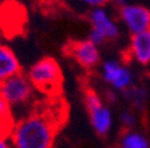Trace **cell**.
<instances>
[{
	"label": "cell",
	"instance_id": "cell-1",
	"mask_svg": "<svg viewBox=\"0 0 150 148\" xmlns=\"http://www.w3.org/2000/svg\"><path fill=\"white\" fill-rule=\"evenodd\" d=\"M55 123L43 114H32L15 123L9 131L12 148H52Z\"/></svg>",
	"mask_w": 150,
	"mask_h": 148
},
{
	"label": "cell",
	"instance_id": "cell-2",
	"mask_svg": "<svg viewBox=\"0 0 150 148\" xmlns=\"http://www.w3.org/2000/svg\"><path fill=\"white\" fill-rule=\"evenodd\" d=\"M27 76L34 88L43 92H54L63 81L60 65L52 58H43L34 63L28 69Z\"/></svg>",
	"mask_w": 150,
	"mask_h": 148
},
{
	"label": "cell",
	"instance_id": "cell-3",
	"mask_svg": "<svg viewBox=\"0 0 150 148\" xmlns=\"http://www.w3.org/2000/svg\"><path fill=\"white\" fill-rule=\"evenodd\" d=\"M90 32L87 39L95 46L102 47L109 41H115L121 36V28L105 7L93 8L88 13Z\"/></svg>",
	"mask_w": 150,
	"mask_h": 148
},
{
	"label": "cell",
	"instance_id": "cell-4",
	"mask_svg": "<svg viewBox=\"0 0 150 148\" xmlns=\"http://www.w3.org/2000/svg\"><path fill=\"white\" fill-rule=\"evenodd\" d=\"M84 105L93 131L100 137L107 136L114 126V115L111 108L93 90H87L84 92Z\"/></svg>",
	"mask_w": 150,
	"mask_h": 148
},
{
	"label": "cell",
	"instance_id": "cell-5",
	"mask_svg": "<svg viewBox=\"0 0 150 148\" xmlns=\"http://www.w3.org/2000/svg\"><path fill=\"white\" fill-rule=\"evenodd\" d=\"M99 75L103 83L115 92H126L130 87L134 86V72L131 68L118 60L106 59L100 63Z\"/></svg>",
	"mask_w": 150,
	"mask_h": 148
},
{
	"label": "cell",
	"instance_id": "cell-6",
	"mask_svg": "<svg viewBox=\"0 0 150 148\" xmlns=\"http://www.w3.org/2000/svg\"><path fill=\"white\" fill-rule=\"evenodd\" d=\"M34 93V86L27 75L19 72L0 83V96L9 105H20L27 103Z\"/></svg>",
	"mask_w": 150,
	"mask_h": 148
},
{
	"label": "cell",
	"instance_id": "cell-7",
	"mask_svg": "<svg viewBox=\"0 0 150 148\" xmlns=\"http://www.w3.org/2000/svg\"><path fill=\"white\" fill-rule=\"evenodd\" d=\"M119 22L130 35L150 29V9L141 4L127 3L118 8Z\"/></svg>",
	"mask_w": 150,
	"mask_h": 148
},
{
	"label": "cell",
	"instance_id": "cell-8",
	"mask_svg": "<svg viewBox=\"0 0 150 148\" xmlns=\"http://www.w3.org/2000/svg\"><path fill=\"white\" fill-rule=\"evenodd\" d=\"M66 52L83 69H94L100 64L99 47L91 43L88 39L71 41L66 47Z\"/></svg>",
	"mask_w": 150,
	"mask_h": 148
},
{
	"label": "cell",
	"instance_id": "cell-9",
	"mask_svg": "<svg viewBox=\"0 0 150 148\" xmlns=\"http://www.w3.org/2000/svg\"><path fill=\"white\" fill-rule=\"evenodd\" d=\"M129 55L139 65L150 64V29L131 35L129 43Z\"/></svg>",
	"mask_w": 150,
	"mask_h": 148
},
{
	"label": "cell",
	"instance_id": "cell-10",
	"mask_svg": "<svg viewBox=\"0 0 150 148\" xmlns=\"http://www.w3.org/2000/svg\"><path fill=\"white\" fill-rule=\"evenodd\" d=\"M19 72H22V65L13 49L6 44H0V83Z\"/></svg>",
	"mask_w": 150,
	"mask_h": 148
},
{
	"label": "cell",
	"instance_id": "cell-11",
	"mask_svg": "<svg viewBox=\"0 0 150 148\" xmlns=\"http://www.w3.org/2000/svg\"><path fill=\"white\" fill-rule=\"evenodd\" d=\"M118 148H150V140L138 130H125L118 139Z\"/></svg>",
	"mask_w": 150,
	"mask_h": 148
},
{
	"label": "cell",
	"instance_id": "cell-12",
	"mask_svg": "<svg viewBox=\"0 0 150 148\" xmlns=\"http://www.w3.org/2000/svg\"><path fill=\"white\" fill-rule=\"evenodd\" d=\"M123 95L126 96L130 105L135 111L144 109L147 104V100H149V92H147L146 88L141 86H135V84L130 87L126 92H123Z\"/></svg>",
	"mask_w": 150,
	"mask_h": 148
},
{
	"label": "cell",
	"instance_id": "cell-13",
	"mask_svg": "<svg viewBox=\"0 0 150 148\" xmlns=\"http://www.w3.org/2000/svg\"><path fill=\"white\" fill-rule=\"evenodd\" d=\"M12 114H11V105L0 96V132L9 135L8 128H12Z\"/></svg>",
	"mask_w": 150,
	"mask_h": 148
},
{
	"label": "cell",
	"instance_id": "cell-14",
	"mask_svg": "<svg viewBox=\"0 0 150 148\" xmlns=\"http://www.w3.org/2000/svg\"><path fill=\"white\" fill-rule=\"evenodd\" d=\"M119 124L125 130H133L138 124V116L133 109H123L119 114Z\"/></svg>",
	"mask_w": 150,
	"mask_h": 148
},
{
	"label": "cell",
	"instance_id": "cell-15",
	"mask_svg": "<svg viewBox=\"0 0 150 148\" xmlns=\"http://www.w3.org/2000/svg\"><path fill=\"white\" fill-rule=\"evenodd\" d=\"M79 1L93 9V8H102V7H105L109 3L110 0H79Z\"/></svg>",
	"mask_w": 150,
	"mask_h": 148
},
{
	"label": "cell",
	"instance_id": "cell-16",
	"mask_svg": "<svg viewBox=\"0 0 150 148\" xmlns=\"http://www.w3.org/2000/svg\"><path fill=\"white\" fill-rule=\"evenodd\" d=\"M8 137L9 135L0 132V148H12V143Z\"/></svg>",
	"mask_w": 150,
	"mask_h": 148
},
{
	"label": "cell",
	"instance_id": "cell-17",
	"mask_svg": "<svg viewBox=\"0 0 150 148\" xmlns=\"http://www.w3.org/2000/svg\"><path fill=\"white\" fill-rule=\"evenodd\" d=\"M115 4L118 8H121L122 6H125V4H127V1L126 0H115Z\"/></svg>",
	"mask_w": 150,
	"mask_h": 148
},
{
	"label": "cell",
	"instance_id": "cell-18",
	"mask_svg": "<svg viewBox=\"0 0 150 148\" xmlns=\"http://www.w3.org/2000/svg\"><path fill=\"white\" fill-rule=\"evenodd\" d=\"M0 37H1V28H0Z\"/></svg>",
	"mask_w": 150,
	"mask_h": 148
}]
</instances>
